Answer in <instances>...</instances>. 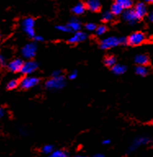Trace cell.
Listing matches in <instances>:
<instances>
[{
	"mask_svg": "<svg viewBox=\"0 0 153 157\" xmlns=\"http://www.w3.org/2000/svg\"><path fill=\"white\" fill-rule=\"evenodd\" d=\"M127 43V39L125 38H117L115 36H111L102 39L100 44V47L102 49H111L119 46L120 44Z\"/></svg>",
	"mask_w": 153,
	"mask_h": 157,
	"instance_id": "cell-1",
	"label": "cell"
},
{
	"mask_svg": "<svg viewBox=\"0 0 153 157\" xmlns=\"http://www.w3.org/2000/svg\"><path fill=\"white\" fill-rule=\"evenodd\" d=\"M66 84V79L63 75L56 76V77H52L46 82V88L52 90H56V89H61L64 88Z\"/></svg>",
	"mask_w": 153,
	"mask_h": 157,
	"instance_id": "cell-2",
	"label": "cell"
},
{
	"mask_svg": "<svg viewBox=\"0 0 153 157\" xmlns=\"http://www.w3.org/2000/svg\"><path fill=\"white\" fill-rule=\"evenodd\" d=\"M21 26H22L23 30L25 31V33L27 34L28 36H35V21L32 17H26V18L23 20L22 23H21Z\"/></svg>",
	"mask_w": 153,
	"mask_h": 157,
	"instance_id": "cell-3",
	"label": "cell"
},
{
	"mask_svg": "<svg viewBox=\"0 0 153 157\" xmlns=\"http://www.w3.org/2000/svg\"><path fill=\"white\" fill-rule=\"evenodd\" d=\"M40 83V79L37 77L31 75H26L20 81V86L24 89H30L37 85Z\"/></svg>",
	"mask_w": 153,
	"mask_h": 157,
	"instance_id": "cell-4",
	"label": "cell"
},
{
	"mask_svg": "<svg viewBox=\"0 0 153 157\" xmlns=\"http://www.w3.org/2000/svg\"><path fill=\"white\" fill-rule=\"evenodd\" d=\"M151 142V138L147 136H143V137H138L137 138L133 140V142L131 143L130 147H128V152L134 151L137 149H138L139 147L142 146H145V145L148 144Z\"/></svg>",
	"mask_w": 153,
	"mask_h": 157,
	"instance_id": "cell-5",
	"label": "cell"
},
{
	"mask_svg": "<svg viewBox=\"0 0 153 157\" xmlns=\"http://www.w3.org/2000/svg\"><path fill=\"white\" fill-rule=\"evenodd\" d=\"M36 52H37L36 44L34 43H30L23 47L21 49V55L23 57L26 59H32L36 55Z\"/></svg>",
	"mask_w": 153,
	"mask_h": 157,
	"instance_id": "cell-6",
	"label": "cell"
},
{
	"mask_svg": "<svg viewBox=\"0 0 153 157\" xmlns=\"http://www.w3.org/2000/svg\"><path fill=\"white\" fill-rule=\"evenodd\" d=\"M145 41V35L142 32H135L130 34L127 39V44L131 46H138Z\"/></svg>",
	"mask_w": 153,
	"mask_h": 157,
	"instance_id": "cell-7",
	"label": "cell"
},
{
	"mask_svg": "<svg viewBox=\"0 0 153 157\" xmlns=\"http://www.w3.org/2000/svg\"><path fill=\"white\" fill-rule=\"evenodd\" d=\"M38 68V64L34 61H28L24 62L21 73L24 74L25 75H30L35 72Z\"/></svg>",
	"mask_w": 153,
	"mask_h": 157,
	"instance_id": "cell-8",
	"label": "cell"
},
{
	"mask_svg": "<svg viewBox=\"0 0 153 157\" xmlns=\"http://www.w3.org/2000/svg\"><path fill=\"white\" fill-rule=\"evenodd\" d=\"M123 18L124 20L127 21L128 24L133 25L135 24L136 22L138 21V19L137 16H136L135 12L133 9H127L124 10L123 12Z\"/></svg>",
	"mask_w": 153,
	"mask_h": 157,
	"instance_id": "cell-9",
	"label": "cell"
},
{
	"mask_svg": "<svg viewBox=\"0 0 153 157\" xmlns=\"http://www.w3.org/2000/svg\"><path fill=\"white\" fill-rule=\"evenodd\" d=\"M24 62L21 59H15L13 61H10L8 64V69L12 72H21Z\"/></svg>",
	"mask_w": 153,
	"mask_h": 157,
	"instance_id": "cell-10",
	"label": "cell"
},
{
	"mask_svg": "<svg viewBox=\"0 0 153 157\" xmlns=\"http://www.w3.org/2000/svg\"><path fill=\"white\" fill-rule=\"evenodd\" d=\"M134 12H135L136 16L138 17V19H141L146 16L147 14V7L143 2H138L137 3L133 9Z\"/></svg>",
	"mask_w": 153,
	"mask_h": 157,
	"instance_id": "cell-11",
	"label": "cell"
},
{
	"mask_svg": "<svg viewBox=\"0 0 153 157\" xmlns=\"http://www.w3.org/2000/svg\"><path fill=\"white\" fill-rule=\"evenodd\" d=\"M87 38V35L85 33L82 31L75 32L73 35L69 39V42L71 44H79L80 42L84 41Z\"/></svg>",
	"mask_w": 153,
	"mask_h": 157,
	"instance_id": "cell-12",
	"label": "cell"
},
{
	"mask_svg": "<svg viewBox=\"0 0 153 157\" xmlns=\"http://www.w3.org/2000/svg\"><path fill=\"white\" fill-rule=\"evenodd\" d=\"M85 7L92 12H98L101 8V2L99 0H87Z\"/></svg>",
	"mask_w": 153,
	"mask_h": 157,
	"instance_id": "cell-13",
	"label": "cell"
},
{
	"mask_svg": "<svg viewBox=\"0 0 153 157\" xmlns=\"http://www.w3.org/2000/svg\"><path fill=\"white\" fill-rule=\"evenodd\" d=\"M148 61H149V59L145 54H138L134 58L135 63L138 66H146V65H147Z\"/></svg>",
	"mask_w": 153,
	"mask_h": 157,
	"instance_id": "cell-14",
	"label": "cell"
},
{
	"mask_svg": "<svg viewBox=\"0 0 153 157\" xmlns=\"http://www.w3.org/2000/svg\"><path fill=\"white\" fill-rule=\"evenodd\" d=\"M68 26L71 29V30L75 32L79 31V29L81 28V24L80 22L77 19H72L71 20V21L68 23Z\"/></svg>",
	"mask_w": 153,
	"mask_h": 157,
	"instance_id": "cell-15",
	"label": "cell"
},
{
	"mask_svg": "<svg viewBox=\"0 0 153 157\" xmlns=\"http://www.w3.org/2000/svg\"><path fill=\"white\" fill-rule=\"evenodd\" d=\"M115 2L119 4L124 10L130 9L133 6V1L132 0H115Z\"/></svg>",
	"mask_w": 153,
	"mask_h": 157,
	"instance_id": "cell-16",
	"label": "cell"
},
{
	"mask_svg": "<svg viewBox=\"0 0 153 157\" xmlns=\"http://www.w3.org/2000/svg\"><path fill=\"white\" fill-rule=\"evenodd\" d=\"M112 68V72L116 75H123L124 73H125L126 71V67L123 65H120V64H116Z\"/></svg>",
	"mask_w": 153,
	"mask_h": 157,
	"instance_id": "cell-17",
	"label": "cell"
},
{
	"mask_svg": "<svg viewBox=\"0 0 153 157\" xmlns=\"http://www.w3.org/2000/svg\"><path fill=\"white\" fill-rule=\"evenodd\" d=\"M85 8H86L85 5L83 4V3H78L73 7L72 11L75 15H81L85 12Z\"/></svg>",
	"mask_w": 153,
	"mask_h": 157,
	"instance_id": "cell-18",
	"label": "cell"
},
{
	"mask_svg": "<svg viewBox=\"0 0 153 157\" xmlns=\"http://www.w3.org/2000/svg\"><path fill=\"white\" fill-rule=\"evenodd\" d=\"M123 12V8H122L120 5L116 3V2H114V4L111 6V12L113 14V16H115V15H116V16H117V15H120Z\"/></svg>",
	"mask_w": 153,
	"mask_h": 157,
	"instance_id": "cell-19",
	"label": "cell"
},
{
	"mask_svg": "<svg viewBox=\"0 0 153 157\" xmlns=\"http://www.w3.org/2000/svg\"><path fill=\"white\" fill-rule=\"evenodd\" d=\"M50 157H69L68 153L63 150H54L50 154Z\"/></svg>",
	"mask_w": 153,
	"mask_h": 157,
	"instance_id": "cell-20",
	"label": "cell"
},
{
	"mask_svg": "<svg viewBox=\"0 0 153 157\" xmlns=\"http://www.w3.org/2000/svg\"><path fill=\"white\" fill-rule=\"evenodd\" d=\"M135 72L138 75L146 76L148 73L147 68L145 66H138L135 68Z\"/></svg>",
	"mask_w": 153,
	"mask_h": 157,
	"instance_id": "cell-21",
	"label": "cell"
},
{
	"mask_svg": "<svg viewBox=\"0 0 153 157\" xmlns=\"http://www.w3.org/2000/svg\"><path fill=\"white\" fill-rule=\"evenodd\" d=\"M104 62H105V65L106 66H108V67H113L116 64V60L115 58V56H109L107 57H106Z\"/></svg>",
	"mask_w": 153,
	"mask_h": 157,
	"instance_id": "cell-22",
	"label": "cell"
},
{
	"mask_svg": "<svg viewBox=\"0 0 153 157\" xmlns=\"http://www.w3.org/2000/svg\"><path fill=\"white\" fill-rule=\"evenodd\" d=\"M18 85H20V82L17 79H12L7 84V88L12 90V89H15L16 88H17Z\"/></svg>",
	"mask_w": 153,
	"mask_h": 157,
	"instance_id": "cell-23",
	"label": "cell"
},
{
	"mask_svg": "<svg viewBox=\"0 0 153 157\" xmlns=\"http://www.w3.org/2000/svg\"><path fill=\"white\" fill-rule=\"evenodd\" d=\"M54 151V148L52 147V145H45L42 148V152L43 153H44V154H47V155H50L52 153V151Z\"/></svg>",
	"mask_w": 153,
	"mask_h": 157,
	"instance_id": "cell-24",
	"label": "cell"
},
{
	"mask_svg": "<svg viewBox=\"0 0 153 157\" xmlns=\"http://www.w3.org/2000/svg\"><path fill=\"white\" fill-rule=\"evenodd\" d=\"M112 18H113V14L111 13V11H106L102 15V21H110L112 20Z\"/></svg>",
	"mask_w": 153,
	"mask_h": 157,
	"instance_id": "cell-25",
	"label": "cell"
},
{
	"mask_svg": "<svg viewBox=\"0 0 153 157\" xmlns=\"http://www.w3.org/2000/svg\"><path fill=\"white\" fill-rule=\"evenodd\" d=\"M57 29L61 32H63V33H68V32L71 31V29L68 26V25H57Z\"/></svg>",
	"mask_w": 153,
	"mask_h": 157,
	"instance_id": "cell-26",
	"label": "cell"
},
{
	"mask_svg": "<svg viewBox=\"0 0 153 157\" xmlns=\"http://www.w3.org/2000/svg\"><path fill=\"white\" fill-rule=\"evenodd\" d=\"M106 32V27L105 25H99L97 27L96 29V34L98 35H103Z\"/></svg>",
	"mask_w": 153,
	"mask_h": 157,
	"instance_id": "cell-27",
	"label": "cell"
},
{
	"mask_svg": "<svg viewBox=\"0 0 153 157\" xmlns=\"http://www.w3.org/2000/svg\"><path fill=\"white\" fill-rule=\"evenodd\" d=\"M85 29L88 31H94V30H96L97 25L94 23H88L85 25Z\"/></svg>",
	"mask_w": 153,
	"mask_h": 157,
	"instance_id": "cell-28",
	"label": "cell"
},
{
	"mask_svg": "<svg viewBox=\"0 0 153 157\" xmlns=\"http://www.w3.org/2000/svg\"><path fill=\"white\" fill-rule=\"evenodd\" d=\"M77 75H78V74H77V71H72L71 73L69 75V78H71V79H75V78L77 77Z\"/></svg>",
	"mask_w": 153,
	"mask_h": 157,
	"instance_id": "cell-29",
	"label": "cell"
},
{
	"mask_svg": "<svg viewBox=\"0 0 153 157\" xmlns=\"http://www.w3.org/2000/svg\"><path fill=\"white\" fill-rule=\"evenodd\" d=\"M0 65L1 66H5L6 65V58L3 55H0Z\"/></svg>",
	"mask_w": 153,
	"mask_h": 157,
	"instance_id": "cell-30",
	"label": "cell"
},
{
	"mask_svg": "<svg viewBox=\"0 0 153 157\" xmlns=\"http://www.w3.org/2000/svg\"><path fill=\"white\" fill-rule=\"evenodd\" d=\"M34 38H35V41H38V42L44 41V38H43V36H41V35H35Z\"/></svg>",
	"mask_w": 153,
	"mask_h": 157,
	"instance_id": "cell-31",
	"label": "cell"
},
{
	"mask_svg": "<svg viewBox=\"0 0 153 157\" xmlns=\"http://www.w3.org/2000/svg\"><path fill=\"white\" fill-rule=\"evenodd\" d=\"M59 75H62V72L60 71H56L53 72L52 74V77H56V76H59Z\"/></svg>",
	"mask_w": 153,
	"mask_h": 157,
	"instance_id": "cell-32",
	"label": "cell"
},
{
	"mask_svg": "<svg viewBox=\"0 0 153 157\" xmlns=\"http://www.w3.org/2000/svg\"><path fill=\"white\" fill-rule=\"evenodd\" d=\"M148 19L150 20L151 21L153 22V11H151V12L149 13V15H148Z\"/></svg>",
	"mask_w": 153,
	"mask_h": 157,
	"instance_id": "cell-33",
	"label": "cell"
},
{
	"mask_svg": "<svg viewBox=\"0 0 153 157\" xmlns=\"http://www.w3.org/2000/svg\"><path fill=\"white\" fill-rule=\"evenodd\" d=\"M111 143V140L110 139H105L102 141V144L103 145H108Z\"/></svg>",
	"mask_w": 153,
	"mask_h": 157,
	"instance_id": "cell-34",
	"label": "cell"
},
{
	"mask_svg": "<svg viewBox=\"0 0 153 157\" xmlns=\"http://www.w3.org/2000/svg\"><path fill=\"white\" fill-rule=\"evenodd\" d=\"M4 115V110L3 108L0 107V118H2Z\"/></svg>",
	"mask_w": 153,
	"mask_h": 157,
	"instance_id": "cell-35",
	"label": "cell"
},
{
	"mask_svg": "<svg viewBox=\"0 0 153 157\" xmlns=\"http://www.w3.org/2000/svg\"><path fill=\"white\" fill-rule=\"evenodd\" d=\"M94 157H105V156H104L102 154H97V155H95Z\"/></svg>",
	"mask_w": 153,
	"mask_h": 157,
	"instance_id": "cell-36",
	"label": "cell"
},
{
	"mask_svg": "<svg viewBox=\"0 0 153 157\" xmlns=\"http://www.w3.org/2000/svg\"><path fill=\"white\" fill-rule=\"evenodd\" d=\"M75 157H89V156H87V155H76Z\"/></svg>",
	"mask_w": 153,
	"mask_h": 157,
	"instance_id": "cell-37",
	"label": "cell"
},
{
	"mask_svg": "<svg viewBox=\"0 0 153 157\" xmlns=\"http://www.w3.org/2000/svg\"><path fill=\"white\" fill-rule=\"evenodd\" d=\"M146 2H151V3H153V0H146Z\"/></svg>",
	"mask_w": 153,
	"mask_h": 157,
	"instance_id": "cell-38",
	"label": "cell"
},
{
	"mask_svg": "<svg viewBox=\"0 0 153 157\" xmlns=\"http://www.w3.org/2000/svg\"><path fill=\"white\" fill-rule=\"evenodd\" d=\"M0 37H1V35H0Z\"/></svg>",
	"mask_w": 153,
	"mask_h": 157,
	"instance_id": "cell-39",
	"label": "cell"
}]
</instances>
